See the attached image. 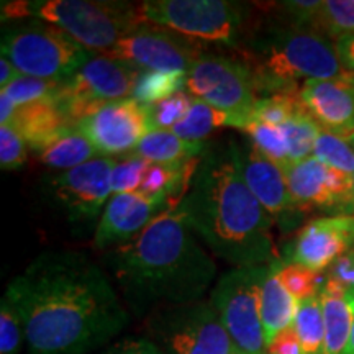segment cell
I'll return each instance as SVG.
<instances>
[{
	"label": "cell",
	"instance_id": "6da1fadb",
	"mask_svg": "<svg viewBox=\"0 0 354 354\" xmlns=\"http://www.w3.org/2000/svg\"><path fill=\"white\" fill-rule=\"evenodd\" d=\"M25 330L26 354H88L128 325L104 269L81 251H46L3 295Z\"/></svg>",
	"mask_w": 354,
	"mask_h": 354
},
{
	"label": "cell",
	"instance_id": "7a4b0ae2",
	"mask_svg": "<svg viewBox=\"0 0 354 354\" xmlns=\"http://www.w3.org/2000/svg\"><path fill=\"white\" fill-rule=\"evenodd\" d=\"M176 209L225 263L251 268L272 258L274 218L248 187L236 140L209 146Z\"/></svg>",
	"mask_w": 354,
	"mask_h": 354
},
{
	"label": "cell",
	"instance_id": "3957f363",
	"mask_svg": "<svg viewBox=\"0 0 354 354\" xmlns=\"http://www.w3.org/2000/svg\"><path fill=\"white\" fill-rule=\"evenodd\" d=\"M104 261L136 315L198 302L216 276L214 258L176 207Z\"/></svg>",
	"mask_w": 354,
	"mask_h": 354
},
{
	"label": "cell",
	"instance_id": "277c9868",
	"mask_svg": "<svg viewBox=\"0 0 354 354\" xmlns=\"http://www.w3.org/2000/svg\"><path fill=\"white\" fill-rule=\"evenodd\" d=\"M234 51L259 99L297 91V82L302 79L307 82L354 77L343 68L336 44L330 38L281 19L253 24Z\"/></svg>",
	"mask_w": 354,
	"mask_h": 354
},
{
	"label": "cell",
	"instance_id": "5b68a950",
	"mask_svg": "<svg viewBox=\"0 0 354 354\" xmlns=\"http://www.w3.org/2000/svg\"><path fill=\"white\" fill-rule=\"evenodd\" d=\"M140 3L99 0H17L2 2V20L35 19L55 25L91 51L105 53L145 24Z\"/></svg>",
	"mask_w": 354,
	"mask_h": 354
},
{
	"label": "cell",
	"instance_id": "8992f818",
	"mask_svg": "<svg viewBox=\"0 0 354 354\" xmlns=\"http://www.w3.org/2000/svg\"><path fill=\"white\" fill-rule=\"evenodd\" d=\"M138 8L145 24L233 50L253 26L251 7L228 0H146Z\"/></svg>",
	"mask_w": 354,
	"mask_h": 354
},
{
	"label": "cell",
	"instance_id": "52a82bcc",
	"mask_svg": "<svg viewBox=\"0 0 354 354\" xmlns=\"http://www.w3.org/2000/svg\"><path fill=\"white\" fill-rule=\"evenodd\" d=\"M0 50L20 74L53 82L68 81L95 55L61 28L39 20L3 30Z\"/></svg>",
	"mask_w": 354,
	"mask_h": 354
},
{
	"label": "cell",
	"instance_id": "ba28073f",
	"mask_svg": "<svg viewBox=\"0 0 354 354\" xmlns=\"http://www.w3.org/2000/svg\"><path fill=\"white\" fill-rule=\"evenodd\" d=\"M271 264L234 268L212 290L210 304L232 338L236 354H268L261 323L263 287Z\"/></svg>",
	"mask_w": 354,
	"mask_h": 354
},
{
	"label": "cell",
	"instance_id": "9c48e42d",
	"mask_svg": "<svg viewBox=\"0 0 354 354\" xmlns=\"http://www.w3.org/2000/svg\"><path fill=\"white\" fill-rule=\"evenodd\" d=\"M148 339L165 354H236L210 300L154 312L148 322Z\"/></svg>",
	"mask_w": 354,
	"mask_h": 354
},
{
	"label": "cell",
	"instance_id": "30bf717a",
	"mask_svg": "<svg viewBox=\"0 0 354 354\" xmlns=\"http://www.w3.org/2000/svg\"><path fill=\"white\" fill-rule=\"evenodd\" d=\"M140 73L125 61L99 53L68 81L59 84L57 105L76 127L77 122L91 117L104 105L131 99Z\"/></svg>",
	"mask_w": 354,
	"mask_h": 354
},
{
	"label": "cell",
	"instance_id": "8fae6325",
	"mask_svg": "<svg viewBox=\"0 0 354 354\" xmlns=\"http://www.w3.org/2000/svg\"><path fill=\"white\" fill-rule=\"evenodd\" d=\"M113 158H97L68 171H57L43 180L44 201L74 227L88 228L104 214L113 196Z\"/></svg>",
	"mask_w": 354,
	"mask_h": 354
},
{
	"label": "cell",
	"instance_id": "7c38bea8",
	"mask_svg": "<svg viewBox=\"0 0 354 354\" xmlns=\"http://www.w3.org/2000/svg\"><path fill=\"white\" fill-rule=\"evenodd\" d=\"M185 91L228 115L232 127L241 131L259 99L245 66L236 57L214 53H203L187 71Z\"/></svg>",
	"mask_w": 354,
	"mask_h": 354
},
{
	"label": "cell",
	"instance_id": "4fadbf2b",
	"mask_svg": "<svg viewBox=\"0 0 354 354\" xmlns=\"http://www.w3.org/2000/svg\"><path fill=\"white\" fill-rule=\"evenodd\" d=\"M203 53L197 39L153 24H141L102 55L125 61L140 71L187 74Z\"/></svg>",
	"mask_w": 354,
	"mask_h": 354
},
{
	"label": "cell",
	"instance_id": "5bb4252c",
	"mask_svg": "<svg viewBox=\"0 0 354 354\" xmlns=\"http://www.w3.org/2000/svg\"><path fill=\"white\" fill-rule=\"evenodd\" d=\"M282 169L299 210H354V176L328 167L315 156Z\"/></svg>",
	"mask_w": 354,
	"mask_h": 354
},
{
	"label": "cell",
	"instance_id": "9a60e30c",
	"mask_svg": "<svg viewBox=\"0 0 354 354\" xmlns=\"http://www.w3.org/2000/svg\"><path fill=\"white\" fill-rule=\"evenodd\" d=\"M76 130L94 145L100 156L112 158L131 154L151 128L145 105L127 99L100 107L91 117L77 122Z\"/></svg>",
	"mask_w": 354,
	"mask_h": 354
},
{
	"label": "cell",
	"instance_id": "2e32d148",
	"mask_svg": "<svg viewBox=\"0 0 354 354\" xmlns=\"http://www.w3.org/2000/svg\"><path fill=\"white\" fill-rule=\"evenodd\" d=\"M169 203L166 198L140 192L113 194L95 228L94 246L97 250H107L133 240L159 214L172 209Z\"/></svg>",
	"mask_w": 354,
	"mask_h": 354
},
{
	"label": "cell",
	"instance_id": "e0dca14e",
	"mask_svg": "<svg viewBox=\"0 0 354 354\" xmlns=\"http://www.w3.org/2000/svg\"><path fill=\"white\" fill-rule=\"evenodd\" d=\"M354 245V216H322L300 230L290 251V263L313 272L330 268Z\"/></svg>",
	"mask_w": 354,
	"mask_h": 354
},
{
	"label": "cell",
	"instance_id": "ac0fdd59",
	"mask_svg": "<svg viewBox=\"0 0 354 354\" xmlns=\"http://www.w3.org/2000/svg\"><path fill=\"white\" fill-rule=\"evenodd\" d=\"M299 97L322 130L354 140V77L307 81Z\"/></svg>",
	"mask_w": 354,
	"mask_h": 354
},
{
	"label": "cell",
	"instance_id": "d6986e66",
	"mask_svg": "<svg viewBox=\"0 0 354 354\" xmlns=\"http://www.w3.org/2000/svg\"><path fill=\"white\" fill-rule=\"evenodd\" d=\"M238 156L248 187L274 220L282 223V218L299 210L290 196L284 169L259 153L250 138L238 141Z\"/></svg>",
	"mask_w": 354,
	"mask_h": 354
},
{
	"label": "cell",
	"instance_id": "ffe728a7",
	"mask_svg": "<svg viewBox=\"0 0 354 354\" xmlns=\"http://www.w3.org/2000/svg\"><path fill=\"white\" fill-rule=\"evenodd\" d=\"M10 127L20 133L26 146L37 154L74 128L57 105V100H43L17 107Z\"/></svg>",
	"mask_w": 354,
	"mask_h": 354
},
{
	"label": "cell",
	"instance_id": "44dd1931",
	"mask_svg": "<svg viewBox=\"0 0 354 354\" xmlns=\"http://www.w3.org/2000/svg\"><path fill=\"white\" fill-rule=\"evenodd\" d=\"M318 297L325 325L323 354H346L354 325V290L326 279Z\"/></svg>",
	"mask_w": 354,
	"mask_h": 354
},
{
	"label": "cell",
	"instance_id": "7402d4cb",
	"mask_svg": "<svg viewBox=\"0 0 354 354\" xmlns=\"http://www.w3.org/2000/svg\"><path fill=\"white\" fill-rule=\"evenodd\" d=\"M299 302L282 286L277 276V263H271V271L266 277L261 297V323L266 348L271 344L279 335L294 326L297 315Z\"/></svg>",
	"mask_w": 354,
	"mask_h": 354
},
{
	"label": "cell",
	"instance_id": "603a6c76",
	"mask_svg": "<svg viewBox=\"0 0 354 354\" xmlns=\"http://www.w3.org/2000/svg\"><path fill=\"white\" fill-rule=\"evenodd\" d=\"M209 146L180 138L172 130H149L133 153L154 165L177 166L201 159Z\"/></svg>",
	"mask_w": 354,
	"mask_h": 354
},
{
	"label": "cell",
	"instance_id": "cb8c5ba5",
	"mask_svg": "<svg viewBox=\"0 0 354 354\" xmlns=\"http://www.w3.org/2000/svg\"><path fill=\"white\" fill-rule=\"evenodd\" d=\"M38 156L44 166L57 171L73 169V167L86 165L92 159L102 158L94 145L81 131H77L76 127L61 135L50 146H46L43 151L38 153Z\"/></svg>",
	"mask_w": 354,
	"mask_h": 354
},
{
	"label": "cell",
	"instance_id": "d4e9b609",
	"mask_svg": "<svg viewBox=\"0 0 354 354\" xmlns=\"http://www.w3.org/2000/svg\"><path fill=\"white\" fill-rule=\"evenodd\" d=\"M292 328L297 335L302 354H323L325 325H323L322 304L318 295L299 302L297 315Z\"/></svg>",
	"mask_w": 354,
	"mask_h": 354
},
{
	"label": "cell",
	"instance_id": "484cf974",
	"mask_svg": "<svg viewBox=\"0 0 354 354\" xmlns=\"http://www.w3.org/2000/svg\"><path fill=\"white\" fill-rule=\"evenodd\" d=\"M221 127H232V120H230L228 115L210 107L205 102L194 99L189 113L185 115L183 122H179L172 128V131L187 141L202 143L212 131L218 130Z\"/></svg>",
	"mask_w": 354,
	"mask_h": 354
},
{
	"label": "cell",
	"instance_id": "4316f807",
	"mask_svg": "<svg viewBox=\"0 0 354 354\" xmlns=\"http://www.w3.org/2000/svg\"><path fill=\"white\" fill-rule=\"evenodd\" d=\"M312 30L325 35L331 41L354 35V0H323Z\"/></svg>",
	"mask_w": 354,
	"mask_h": 354
},
{
	"label": "cell",
	"instance_id": "83f0119b",
	"mask_svg": "<svg viewBox=\"0 0 354 354\" xmlns=\"http://www.w3.org/2000/svg\"><path fill=\"white\" fill-rule=\"evenodd\" d=\"M184 73H153V71H141L133 88L131 99L143 105H153L158 102L169 99L185 88Z\"/></svg>",
	"mask_w": 354,
	"mask_h": 354
},
{
	"label": "cell",
	"instance_id": "f1b7e54d",
	"mask_svg": "<svg viewBox=\"0 0 354 354\" xmlns=\"http://www.w3.org/2000/svg\"><path fill=\"white\" fill-rule=\"evenodd\" d=\"M287 141V149H289V161L299 162L310 156H313V149L320 135L322 128L307 113V110L292 117L281 127Z\"/></svg>",
	"mask_w": 354,
	"mask_h": 354
},
{
	"label": "cell",
	"instance_id": "f546056e",
	"mask_svg": "<svg viewBox=\"0 0 354 354\" xmlns=\"http://www.w3.org/2000/svg\"><path fill=\"white\" fill-rule=\"evenodd\" d=\"M302 110L305 109L300 102L299 91L281 92V94L258 99L253 113H251V120L266 123V125L282 127Z\"/></svg>",
	"mask_w": 354,
	"mask_h": 354
},
{
	"label": "cell",
	"instance_id": "4dcf8cb0",
	"mask_svg": "<svg viewBox=\"0 0 354 354\" xmlns=\"http://www.w3.org/2000/svg\"><path fill=\"white\" fill-rule=\"evenodd\" d=\"M248 138L258 148L259 153H263L266 158L276 162L281 167L290 165L289 161V149H287V141L281 127L266 125V123L250 120L248 125L243 128Z\"/></svg>",
	"mask_w": 354,
	"mask_h": 354
},
{
	"label": "cell",
	"instance_id": "1f68e13d",
	"mask_svg": "<svg viewBox=\"0 0 354 354\" xmlns=\"http://www.w3.org/2000/svg\"><path fill=\"white\" fill-rule=\"evenodd\" d=\"M313 156L323 165L354 176V143L325 130L320 131Z\"/></svg>",
	"mask_w": 354,
	"mask_h": 354
},
{
	"label": "cell",
	"instance_id": "d6a6232c",
	"mask_svg": "<svg viewBox=\"0 0 354 354\" xmlns=\"http://www.w3.org/2000/svg\"><path fill=\"white\" fill-rule=\"evenodd\" d=\"M277 276L282 286L289 290V294L297 302L315 297L320 294L322 287L325 284V282H322L323 279L320 277V272H313L304 266L294 263H277Z\"/></svg>",
	"mask_w": 354,
	"mask_h": 354
},
{
	"label": "cell",
	"instance_id": "836d02e7",
	"mask_svg": "<svg viewBox=\"0 0 354 354\" xmlns=\"http://www.w3.org/2000/svg\"><path fill=\"white\" fill-rule=\"evenodd\" d=\"M192 100L194 97L180 91L158 104L145 105L149 128L151 130H172L189 113Z\"/></svg>",
	"mask_w": 354,
	"mask_h": 354
},
{
	"label": "cell",
	"instance_id": "e575fe53",
	"mask_svg": "<svg viewBox=\"0 0 354 354\" xmlns=\"http://www.w3.org/2000/svg\"><path fill=\"white\" fill-rule=\"evenodd\" d=\"M59 84L61 82L43 81V79L28 77L21 74L19 79H15L10 86L0 92L12 99L17 107H24V105L37 104L43 100H56Z\"/></svg>",
	"mask_w": 354,
	"mask_h": 354
},
{
	"label": "cell",
	"instance_id": "d590c367",
	"mask_svg": "<svg viewBox=\"0 0 354 354\" xmlns=\"http://www.w3.org/2000/svg\"><path fill=\"white\" fill-rule=\"evenodd\" d=\"M149 161L131 153L125 158L115 159L112 171V192H138L143 183Z\"/></svg>",
	"mask_w": 354,
	"mask_h": 354
},
{
	"label": "cell",
	"instance_id": "8d00e7d4",
	"mask_svg": "<svg viewBox=\"0 0 354 354\" xmlns=\"http://www.w3.org/2000/svg\"><path fill=\"white\" fill-rule=\"evenodd\" d=\"M25 330L17 310L6 297L0 302V354H19Z\"/></svg>",
	"mask_w": 354,
	"mask_h": 354
},
{
	"label": "cell",
	"instance_id": "74e56055",
	"mask_svg": "<svg viewBox=\"0 0 354 354\" xmlns=\"http://www.w3.org/2000/svg\"><path fill=\"white\" fill-rule=\"evenodd\" d=\"M26 162V143L12 127H0V167L17 171Z\"/></svg>",
	"mask_w": 354,
	"mask_h": 354
},
{
	"label": "cell",
	"instance_id": "f35d334b",
	"mask_svg": "<svg viewBox=\"0 0 354 354\" xmlns=\"http://www.w3.org/2000/svg\"><path fill=\"white\" fill-rule=\"evenodd\" d=\"M328 281L336 282L338 286L348 290H354V253L339 256L328 268Z\"/></svg>",
	"mask_w": 354,
	"mask_h": 354
},
{
	"label": "cell",
	"instance_id": "ab89813d",
	"mask_svg": "<svg viewBox=\"0 0 354 354\" xmlns=\"http://www.w3.org/2000/svg\"><path fill=\"white\" fill-rule=\"evenodd\" d=\"M99 354H165L148 338H123Z\"/></svg>",
	"mask_w": 354,
	"mask_h": 354
},
{
	"label": "cell",
	"instance_id": "60d3db41",
	"mask_svg": "<svg viewBox=\"0 0 354 354\" xmlns=\"http://www.w3.org/2000/svg\"><path fill=\"white\" fill-rule=\"evenodd\" d=\"M268 354H302V348H300L294 328L279 335L268 346Z\"/></svg>",
	"mask_w": 354,
	"mask_h": 354
},
{
	"label": "cell",
	"instance_id": "b9f144b4",
	"mask_svg": "<svg viewBox=\"0 0 354 354\" xmlns=\"http://www.w3.org/2000/svg\"><path fill=\"white\" fill-rule=\"evenodd\" d=\"M335 44L343 68L354 76V35L339 38L338 41H335Z\"/></svg>",
	"mask_w": 354,
	"mask_h": 354
},
{
	"label": "cell",
	"instance_id": "7bdbcfd3",
	"mask_svg": "<svg viewBox=\"0 0 354 354\" xmlns=\"http://www.w3.org/2000/svg\"><path fill=\"white\" fill-rule=\"evenodd\" d=\"M21 74L19 73V69L13 66L7 57H0V91L7 88L10 84L19 79Z\"/></svg>",
	"mask_w": 354,
	"mask_h": 354
},
{
	"label": "cell",
	"instance_id": "ee69618b",
	"mask_svg": "<svg viewBox=\"0 0 354 354\" xmlns=\"http://www.w3.org/2000/svg\"><path fill=\"white\" fill-rule=\"evenodd\" d=\"M17 105L13 104L12 99L0 92V125L2 127H10L13 122V117H15Z\"/></svg>",
	"mask_w": 354,
	"mask_h": 354
},
{
	"label": "cell",
	"instance_id": "f6af8a7d",
	"mask_svg": "<svg viewBox=\"0 0 354 354\" xmlns=\"http://www.w3.org/2000/svg\"><path fill=\"white\" fill-rule=\"evenodd\" d=\"M346 354H354V325H353L351 336H349V343H348V348H346Z\"/></svg>",
	"mask_w": 354,
	"mask_h": 354
},
{
	"label": "cell",
	"instance_id": "bcb514c9",
	"mask_svg": "<svg viewBox=\"0 0 354 354\" xmlns=\"http://www.w3.org/2000/svg\"><path fill=\"white\" fill-rule=\"evenodd\" d=\"M353 253H354V250H353Z\"/></svg>",
	"mask_w": 354,
	"mask_h": 354
},
{
	"label": "cell",
	"instance_id": "7dc6e473",
	"mask_svg": "<svg viewBox=\"0 0 354 354\" xmlns=\"http://www.w3.org/2000/svg\"><path fill=\"white\" fill-rule=\"evenodd\" d=\"M353 143H354V141H353Z\"/></svg>",
	"mask_w": 354,
	"mask_h": 354
},
{
	"label": "cell",
	"instance_id": "c3c4849f",
	"mask_svg": "<svg viewBox=\"0 0 354 354\" xmlns=\"http://www.w3.org/2000/svg\"><path fill=\"white\" fill-rule=\"evenodd\" d=\"M353 141H354V140H353Z\"/></svg>",
	"mask_w": 354,
	"mask_h": 354
}]
</instances>
